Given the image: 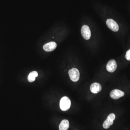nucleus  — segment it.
I'll list each match as a JSON object with an SVG mask.
<instances>
[{
  "mask_svg": "<svg viewBox=\"0 0 130 130\" xmlns=\"http://www.w3.org/2000/svg\"><path fill=\"white\" fill-rule=\"evenodd\" d=\"M106 24L108 28L114 32H116L119 29L118 25L114 20L108 19L107 20Z\"/></svg>",
  "mask_w": 130,
  "mask_h": 130,
  "instance_id": "20e7f679",
  "label": "nucleus"
},
{
  "mask_svg": "<svg viewBox=\"0 0 130 130\" xmlns=\"http://www.w3.org/2000/svg\"><path fill=\"white\" fill-rule=\"evenodd\" d=\"M81 32L82 37L85 40H89L90 38L91 33L90 29L88 26H83L82 27Z\"/></svg>",
  "mask_w": 130,
  "mask_h": 130,
  "instance_id": "7ed1b4c3",
  "label": "nucleus"
},
{
  "mask_svg": "<svg viewBox=\"0 0 130 130\" xmlns=\"http://www.w3.org/2000/svg\"><path fill=\"white\" fill-rule=\"evenodd\" d=\"M126 58L127 60L130 61V49L127 51Z\"/></svg>",
  "mask_w": 130,
  "mask_h": 130,
  "instance_id": "f8f14e48",
  "label": "nucleus"
},
{
  "mask_svg": "<svg viewBox=\"0 0 130 130\" xmlns=\"http://www.w3.org/2000/svg\"><path fill=\"white\" fill-rule=\"evenodd\" d=\"M57 47V43L54 42H51L45 44L43 46V49L47 52H50L55 50Z\"/></svg>",
  "mask_w": 130,
  "mask_h": 130,
  "instance_id": "0eeeda50",
  "label": "nucleus"
},
{
  "mask_svg": "<svg viewBox=\"0 0 130 130\" xmlns=\"http://www.w3.org/2000/svg\"><path fill=\"white\" fill-rule=\"evenodd\" d=\"M69 74L70 79L73 82L78 81L80 77V74L78 69L75 68H72L69 71Z\"/></svg>",
  "mask_w": 130,
  "mask_h": 130,
  "instance_id": "f03ea898",
  "label": "nucleus"
},
{
  "mask_svg": "<svg viewBox=\"0 0 130 130\" xmlns=\"http://www.w3.org/2000/svg\"><path fill=\"white\" fill-rule=\"evenodd\" d=\"M38 76V73L36 71H33L30 73L28 77V80L29 82H32L36 80V78Z\"/></svg>",
  "mask_w": 130,
  "mask_h": 130,
  "instance_id": "9d476101",
  "label": "nucleus"
},
{
  "mask_svg": "<svg viewBox=\"0 0 130 130\" xmlns=\"http://www.w3.org/2000/svg\"><path fill=\"white\" fill-rule=\"evenodd\" d=\"M124 92L118 89H115L112 90L110 93V96L113 99H118L124 96Z\"/></svg>",
  "mask_w": 130,
  "mask_h": 130,
  "instance_id": "39448f33",
  "label": "nucleus"
},
{
  "mask_svg": "<svg viewBox=\"0 0 130 130\" xmlns=\"http://www.w3.org/2000/svg\"><path fill=\"white\" fill-rule=\"evenodd\" d=\"M71 102L68 97H64L61 99L60 101V107L62 110L66 111L70 108Z\"/></svg>",
  "mask_w": 130,
  "mask_h": 130,
  "instance_id": "f257e3e1",
  "label": "nucleus"
},
{
  "mask_svg": "<svg viewBox=\"0 0 130 130\" xmlns=\"http://www.w3.org/2000/svg\"><path fill=\"white\" fill-rule=\"evenodd\" d=\"M108 118L110 119H111L112 120L114 121L115 119V115L114 114H110L108 116Z\"/></svg>",
  "mask_w": 130,
  "mask_h": 130,
  "instance_id": "ddd939ff",
  "label": "nucleus"
},
{
  "mask_svg": "<svg viewBox=\"0 0 130 130\" xmlns=\"http://www.w3.org/2000/svg\"><path fill=\"white\" fill-rule=\"evenodd\" d=\"M117 65L116 62L114 59L109 61L107 65L106 69L107 71L110 72H114L117 68Z\"/></svg>",
  "mask_w": 130,
  "mask_h": 130,
  "instance_id": "423d86ee",
  "label": "nucleus"
},
{
  "mask_svg": "<svg viewBox=\"0 0 130 130\" xmlns=\"http://www.w3.org/2000/svg\"><path fill=\"white\" fill-rule=\"evenodd\" d=\"M113 121H114L107 117V119L103 123V127L105 129H108L113 124V123H114Z\"/></svg>",
  "mask_w": 130,
  "mask_h": 130,
  "instance_id": "9b49d317",
  "label": "nucleus"
},
{
  "mask_svg": "<svg viewBox=\"0 0 130 130\" xmlns=\"http://www.w3.org/2000/svg\"><path fill=\"white\" fill-rule=\"evenodd\" d=\"M69 126V121L67 120H64L59 125V130H67Z\"/></svg>",
  "mask_w": 130,
  "mask_h": 130,
  "instance_id": "1a4fd4ad",
  "label": "nucleus"
},
{
  "mask_svg": "<svg viewBox=\"0 0 130 130\" xmlns=\"http://www.w3.org/2000/svg\"><path fill=\"white\" fill-rule=\"evenodd\" d=\"M90 89L92 93L97 94L99 93L102 90V86L99 83L95 82L91 84Z\"/></svg>",
  "mask_w": 130,
  "mask_h": 130,
  "instance_id": "6e6552de",
  "label": "nucleus"
}]
</instances>
